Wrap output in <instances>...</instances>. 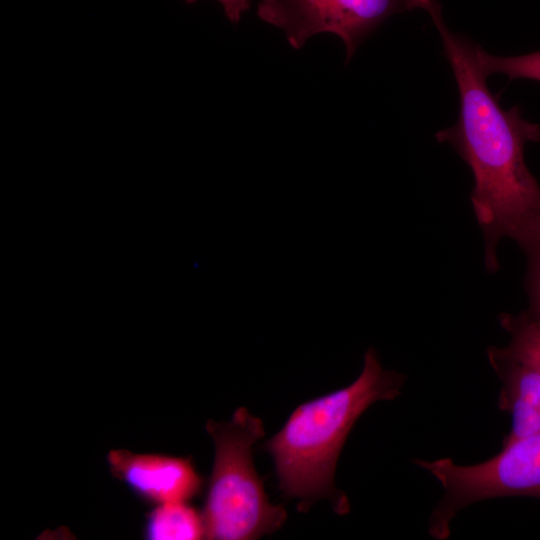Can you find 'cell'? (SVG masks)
I'll list each match as a JSON object with an SVG mask.
<instances>
[{"label": "cell", "mask_w": 540, "mask_h": 540, "mask_svg": "<svg viewBox=\"0 0 540 540\" xmlns=\"http://www.w3.org/2000/svg\"><path fill=\"white\" fill-rule=\"evenodd\" d=\"M424 10L441 36L460 96L458 121L436 138L471 168V202L484 236L485 267L496 272L501 238L513 239L523 250L540 239V186L524 159L525 145L540 141V126L524 119L517 106L500 105L487 85L480 46L448 28L440 4L428 0Z\"/></svg>", "instance_id": "6da1fadb"}, {"label": "cell", "mask_w": 540, "mask_h": 540, "mask_svg": "<svg viewBox=\"0 0 540 540\" xmlns=\"http://www.w3.org/2000/svg\"><path fill=\"white\" fill-rule=\"evenodd\" d=\"M405 378L384 369L377 352L368 348L362 372L350 385L297 406L264 444L280 490L298 499L300 512L321 499H328L340 515L349 512L348 498L334 484L341 450L359 417L373 403L398 397Z\"/></svg>", "instance_id": "7a4b0ae2"}, {"label": "cell", "mask_w": 540, "mask_h": 540, "mask_svg": "<svg viewBox=\"0 0 540 540\" xmlns=\"http://www.w3.org/2000/svg\"><path fill=\"white\" fill-rule=\"evenodd\" d=\"M214 461L202 510L205 538L252 540L279 529L287 518L272 504L253 462V446L264 437L262 420L239 407L229 421H207Z\"/></svg>", "instance_id": "3957f363"}, {"label": "cell", "mask_w": 540, "mask_h": 540, "mask_svg": "<svg viewBox=\"0 0 540 540\" xmlns=\"http://www.w3.org/2000/svg\"><path fill=\"white\" fill-rule=\"evenodd\" d=\"M414 463L444 490L429 521V534L437 540L447 539L456 514L475 502L508 496L540 498V433L503 444L497 455L478 464L458 465L451 458Z\"/></svg>", "instance_id": "277c9868"}, {"label": "cell", "mask_w": 540, "mask_h": 540, "mask_svg": "<svg viewBox=\"0 0 540 540\" xmlns=\"http://www.w3.org/2000/svg\"><path fill=\"white\" fill-rule=\"evenodd\" d=\"M427 0H261L257 16L281 29L300 49L312 36L333 33L344 43L346 63L361 43L396 13L423 9Z\"/></svg>", "instance_id": "5b68a950"}, {"label": "cell", "mask_w": 540, "mask_h": 540, "mask_svg": "<svg viewBox=\"0 0 540 540\" xmlns=\"http://www.w3.org/2000/svg\"><path fill=\"white\" fill-rule=\"evenodd\" d=\"M107 463L115 479L140 501L152 506L189 502L204 486L191 457L112 449L107 454Z\"/></svg>", "instance_id": "8992f818"}, {"label": "cell", "mask_w": 540, "mask_h": 540, "mask_svg": "<svg viewBox=\"0 0 540 540\" xmlns=\"http://www.w3.org/2000/svg\"><path fill=\"white\" fill-rule=\"evenodd\" d=\"M489 362L502 386L498 406L511 415V429L502 445L540 433V370L489 347Z\"/></svg>", "instance_id": "52a82bcc"}, {"label": "cell", "mask_w": 540, "mask_h": 540, "mask_svg": "<svg viewBox=\"0 0 540 540\" xmlns=\"http://www.w3.org/2000/svg\"><path fill=\"white\" fill-rule=\"evenodd\" d=\"M143 536L148 540H197L205 538L202 512L188 502L153 506L147 513Z\"/></svg>", "instance_id": "ba28073f"}, {"label": "cell", "mask_w": 540, "mask_h": 540, "mask_svg": "<svg viewBox=\"0 0 540 540\" xmlns=\"http://www.w3.org/2000/svg\"><path fill=\"white\" fill-rule=\"evenodd\" d=\"M499 322L511 336L500 350L508 357L540 370V315L528 309L517 315L503 313Z\"/></svg>", "instance_id": "9c48e42d"}, {"label": "cell", "mask_w": 540, "mask_h": 540, "mask_svg": "<svg viewBox=\"0 0 540 540\" xmlns=\"http://www.w3.org/2000/svg\"><path fill=\"white\" fill-rule=\"evenodd\" d=\"M479 60L487 76L501 73L509 80L528 79L540 82V51L509 57L494 56L479 47Z\"/></svg>", "instance_id": "30bf717a"}, {"label": "cell", "mask_w": 540, "mask_h": 540, "mask_svg": "<svg viewBox=\"0 0 540 540\" xmlns=\"http://www.w3.org/2000/svg\"><path fill=\"white\" fill-rule=\"evenodd\" d=\"M523 251L528 261L525 286L530 300L529 309L540 315V239Z\"/></svg>", "instance_id": "8fae6325"}, {"label": "cell", "mask_w": 540, "mask_h": 540, "mask_svg": "<svg viewBox=\"0 0 540 540\" xmlns=\"http://www.w3.org/2000/svg\"><path fill=\"white\" fill-rule=\"evenodd\" d=\"M193 4L197 0H184ZM223 7L226 18L233 24H238L242 15L249 10L252 0H217Z\"/></svg>", "instance_id": "7c38bea8"}]
</instances>
